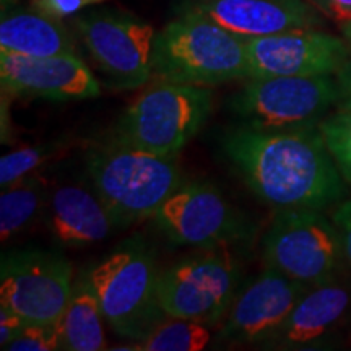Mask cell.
Listing matches in <instances>:
<instances>
[{
    "mask_svg": "<svg viewBox=\"0 0 351 351\" xmlns=\"http://www.w3.org/2000/svg\"><path fill=\"white\" fill-rule=\"evenodd\" d=\"M311 5H314L324 16L345 21L351 19V0H307Z\"/></svg>",
    "mask_w": 351,
    "mask_h": 351,
    "instance_id": "obj_28",
    "label": "cell"
},
{
    "mask_svg": "<svg viewBox=\"0 0 351 351\" xmlns=\"http://www.w3.org/2000/svg\"><path fill=\"white\" fill-rule=\"evenodd\" d=\"M223 152L249 191L275 210L326 212L348 194L319 124L285 130L238 125L223 137Z\"/></svg>",
    "mask_w": 351,
    "mask_h": 351,
    "instance_id": "obj_1",
    "label": "cell"
},
{
    "mask_svg": "<svg viewBox=\"0 0 351 351\" xmlns=\"http://www.w3.org/2000/svg\"><path fill=\"white\" fill-rule=\"evenodd\" d=\"M328 150L341 176L351 186V109H339L319 122Z\"/></svg>",
    "mask_w": 351,
    "mask_h": 351,
    "instance_id": "obj_23",
    "label": "cell"
},
{
    "mask_svg": "<svg viewBox=\"0 0 351 351\" xmlns=\"http://www.w3.org/2000/svg\"><path fill=\"white\" fill-rule=\"evenodd\" d=\"M77 36L96 67L116 90H137L153 78L155 29L138 16L93 10L73 20Z\"/></svg>",
    "mask_w": 351,
    "mask_h": 351,
    "instance_id": "obj_9",
    "label": "cell"
},
{
    "mask_svg": "<svg viewBox=\"0 0 351 351\" xmlns=\"http://www.w3.org/2000/svg\"><path fill=\"white\" fill-rule=\"evenodd\" d=\"M340 29H341V34H343V39L350 46V51H351V19L341 21Z\"/></svg>",
    "mask_w": 351,
    "mask_h": 351,
    "instance_id": "obj_30",
    "label": "cell"
},
{
    "mask_svg": "<svg viewBox=\"0 0 351 351\" xmlns=\"http://www.w3.org/2000/svg\"><path fill=\"white\" fill-rule=\"evenodd\" d=\"M251 77L337 75L351 59L345 39L317 28L245 39Z\"/></svg>",
    "mask_w": 351,
    "mask_h": 351,
    "instance_id": "obj_13",
    "label": "cell"
},
{
    "mask_svg": "<svg viewBox=\"0 0 351 351\" xmlns=\"http://www.w3.org/2000/svg\"><path fill=\"white\" fill-rule=\"evenodd\" d=\"M25 324L26 322L19 314L13 313L7 306L0 304V345H2V350L19 335Z\"/></svg>",
    "mask_w": 351,
    "mask_h": 351,
    "instance_id": "obj_27",
    "label": "cell"
},
{
    "mask_svg": "<svg viewBox=\"0 0 351 351\" xmlns=\"http://www.w3.org/2000/svg\"><path fill=\"white\" fill-rule=\"evenodd\" d=\"M330 218L339 231L346 265L351 267V195H346L337 207H333Z\"/></svg>",
    "mask_w": 351,
    "mask_h": 351,
    "instance_id": "obj_26",
    "label": "cell"
},
{
    "mask_svg": "<svg viewBox=\"0 0 351 351\" xmlns=\"http://www.w3.org/2000/svg\"><path fill=\"white\" fill-rule=\"evenodd\" d=\"M176 245L225 249L247 238L251 226L213 184L184 181L153 217Z\"/></svg>",
    "mask_w": 351,
    "mask_h": 351,
    "instance_id": "obj_11",
    "label": "cell"
},
{
    "mask_svg": "<svg viewBox=\"0 0 351 351\" xmlns=\"http://www.w3.org/2000/svg\"><path fill=\"white\" fill-rule=\"evenodd\" d=\"M65 150L67 143L62 140H54V142L28 145L7 153L0 160V187L7 189L23 178L34 174L44 163Z\"/></svg>",
    "mask_w": 351,
    "mask_h": 351,
    "instance_id": "obj_22",
    "label": "cell"
},
{
    "mask_svg": "<svg viewBox=\"0 0 351 351\" xmlns=\"http://www.w3.org/2000/svg\"><path fill=\"white\" fill-rule=\"evenodd\" d=\"M230 98L239 125L285 130L317 125L340 103L337 75L251 77Z\"/></svg>",
    "mask_w": 351,
    "mask_h": 351,
    "instance_id": "obj_6",
    "label": "cell"
},
{
    "mask_svg": "<svg viewBox=\"0 0 351 351\" xmlns=\"http://www.w3.org/2000/svg\"><path fill=\"white\" fill-rule=\"evenodd\" d=\"M72 288V263L62 254L21 249L2 256L0 304L19 314L26 324L59 322Z\"/></svg>",
    "mask_w": 351,
    "mask_h": 351,
    "instance_id": "obj_10",
    "label": "cell"
},
{
    "mask_svg": "<svg viewBox=\"0 0 351 351\" xmlns=\"http://www.w3.org/2000/svg\"><path fill=\"white\" fill-rule=\"evenodd\" d=\"M212 328L197 320L166 317L138 341L140 351H202L212 341Z\"/></svg>",
    "mask_w": 351,
    "mask_h": 351,
    "instance_id": "obj_21",
    "label": "cell"
},
{
    "mask_svg": "<svg viewBox=\"0 0 351 351\" xmlns=\"http://www.w3.org/2000/svg\"><path fill=\"white\" fill-rule=\"evenodd\" d=\"M2 93L47 101H82L101 95L93 72L77 54L29 57L0 51Z\"/></svg>",
    "mask_w": 351,
    "mask_h": 351,
    "instance_id": "obj_14",
    "label": "cell"
},
{
    "mask_svg": "<svg viewBox=\"0 0 351 351\" xmlns=\"http://www.w3.org/2000/svg\"><path fill=\"white\" fill-rule=\"evenodd\" d=\"M241 269L225 249L176 262L158 276V300L168 317L219 326L239 291Z\"/></svg>",
    "mask_w": 351,
    "mask_h": 351,
    "instance_id": "obj_8",
    "label": "cell"
},
{
    "mask_svg": "<svg viewBox=\"0 0 351 351\" xmlns=\"http://www.w3.org/2000/svg\"><path fill=\"white\" fill-rule=\"evenodd\" d=\"M0 51L29 57L75 54V43L59 19L34 7L3 8Z\"/></svg>",
    "mask_w": 351,
    "mask_h": 351,
    "instance_id": "obj_18",
    "label": "cell"
},
{
    "mask_svg": "<svg viewBox=\"0 0 351 351\" xmlns=\"http://www.w3.org/2000/svg\"><path fill=\"white\" fill-rule=\"evenodd\" d=\"M265 267L306 287L343 271L345 257L339 231L324 210L278 208L263 236Z\"/></svg>",
    "mask_w": 351,
    "mask_h": 351,
    "instance_id": "obj_7",
    "label": "cell"
},
{
    "mask_svg": "<svg viewBox=\"0 0 351 351\" xmlns=\"http://www.w3.org/2000/svg\"><path fill=\"white\" fill-rule=\"evenodd\" d=\"M307 288L278 270L265 267L232 300L225 319L219 322V341L267 346Z\"/></svg>",
    "mask_w": 351,
    "mask_h": 351,
    "instance_id": "obj_12",
    "label": "cell"
},
{
    "mask_svg": "<svg viewBox=\"0 0 351 351\" xmlns=\"http://www.w3.org/2000/svg\"><path fill=\"white\" fill-rule=\"evenodd\" d=\"M351 313V278L343 271L302 293L267 348L306 350L322 343Z\"/></svg>",
    "mask_w": 351,
    "mask_h": 351,
    "instance_id": "obj_16",
    "label": "cell"
},
{
    "mask_svg": "<svg viewBox=\"0 0 351 351\" xmlns=\"http://www.w3.org/2000/svg\"><path fill=\"white\" fill-rule=\"evenodd\" d=\"M85 168L117 228L153 218L184 182L178 156H163L127 142L116 132L88 147Z\"/></svg>",
    "mask_w": 351,
    "mask_h": 351,
    "instance_id": "obj_2",
    "label": "cell"
},
{
    "mask_svg": "<svg viewBox=\"0 0 351 351\" xmlns=\"http://www.w3.org/2000/svg\"><path fill=\"white\" fill-rule=\"evenodd\" d=\"M337 80L341 90L339 109H351V59L337 73Z\"/></svg>",
    "mask_w": 351,
    "mask_h": 351,
    "instance_id": "obj_29",
    "label": "cell"
},
{
    "mask_svg": "<svg viewBox=\"0 0 351 351\" xmlns=\"http://www.w3.org/2000/svg\"><path fill=\"white\" fill-rule=\"evenodd\" d=\"M3 350L8 351H54L60 350V326L54 324H25Z\"/></svg>",
    "mask_w": 351,
    "mask_h": 351,
    "instance_id": "obj_24",
    "label": "cell"
},
{
    "mask_svg": "<svg viewBox=\"0 0 351 351\" xmlns=\"http://www.w3.org/2000/svg\"><path fill=\"white\" fill-rule=\"evenodd\" d=\"M88 275L104 322L116 335L138 343L168 317L158 300L155 254L140 234L117 245Z\"/></svg>",
    "mask_w": 351,
    "mask_h": 351,
    "instance_id": "obj_4",
    "label": "cell"
},
{
    "mask_svg": "<svg viewBox=\"0 0 351 351\" xmlns=\"http://www.w3.org/2000/svg\"><path fill=\"white\" fill-rule=\"evenodd\" d=\"M47 228L65 247H85L106 239L116 230V219L96 189L65 184L47 199Z\"/></svg>",
    "mask_w": 351,
    "mask_h": 351,
    "instance_id": "obj_17",
    "label": "cell"
},
{
    "mask_svg": "<svg viewBox=\"0 0 351 351\" xmlns=\"http://www.w3.org/2000/svg\"><path fill=\"white\" fill-rule=\"evenodd\" d=\"M212 103L207 86L155 80L122 112L114 132L147 152L179 156L205 125Z\"/></svg>",
    "mask_w": 351,
    "mask_h": 351,
    "instance_id": "obj_5",
    "label": "cell"
},
{
    "mask_svg": "<svg viewBox=\"0 0 351 351\" xmlns=\"http://www.w3.org/2000/svg\"><path fill=\"white\" fill-rule=\"evenodd\" d=\"M103 320V311L86 270L73 280L72 295L59 320L60 350L99 351L106 348Z\"/></svg>",
    "mask_w": 351,
    "mask_h": 351,
    "instance_id": "obj_19",
    "label": "cell"
},
{
    "mask_svg": "<svg viewBox=\"0 0 351 351\" xmlns=\"http://www.w3.org/2000/svg\"><path fill=\"white\" fill-rule=\"evenodd\" d=\"M29 2L36 10L62 20L65 16L77 15L78 12L85 10L88 7L99 5L108 0H29Z\"/></svg>",
    "mask_w": 351,
    "mask_h": 351,
    "instance_id": "obj_25",
    "label": "cell"
},
{
    "mask_svg": "<svg viewBox=\"0 0 351 351\" xmlns=\"http://www.w3.org/2000/svg\"><path fill=\"white\" fill-rule=\"evenodd\" d=\"M47 181L41 174H32L2 189L0 195V239L7 243L34 223L47 202Z\"/></svg>",
    "mask_w": 351,
    "mask_h": 351,
    "instance_id": "obj_20",
    "label": "cell"
},
{
    "mask_svg": "<svg viewBox=\"0 0 351 351\" xmlns=\"http://www.w3.org/2000/svg\"><path fill=\"white\" fill-rule=\"evenodd\" d=\"M179 12L155 36V80L213 86L249 78L244 38L195 12Z\"/></svg>",
    "mask_w": 351,
    "mask_h": 351,
    "instance_id": "obj_3",
    "label": "cell"
},
{
    "mask_svg": "<svg viewBox=\"0 0 351 351\" xmlns=\"http://www.w3.org/2000/svg\"><path fill=\"white\" fill-rule=\"evenodd\" d=\"M179 10L207 16L244 39L319 28L326 23L322 13L307 0H187Z\"/></svg>",
    "mask_w": 351,
    "mask_h": 351,
    "instance_id": "obj_15",
    "label": "cell"
}]
</instances>
